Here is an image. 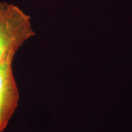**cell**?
<instances>
[{
  "label": "cell",
  "mask_w": 132,
  "mask_h": 132,
  "mask_svg": "<svg viewBox=\"0 0 132 132\" xmlns=\"http://www.w3.org/2000/svg\"><path fill=\"white\" fill-rule=\"evenodd\" d=\"M19 92L12 70V63L0 64V132H2L15 111Z\"/></svg>",
  "instance_id": "cell-2"
},
{
  "label": "cell",
  "mask_w": 132,
  "mask_h": 132,
  "mask_svg": "<svg viewBox=\"0 0 132 132\" xmlns=\"http://www.w3.org/2000/svg\"><path fill=\"white\" fill-rule=\"evenodd\" d=\"M29 19L15 5L0 2V64L12 63L18 50L34 35Z\"/></svg>",
  "instance_id": "cell-1"
}]
</instances>
